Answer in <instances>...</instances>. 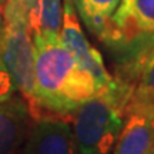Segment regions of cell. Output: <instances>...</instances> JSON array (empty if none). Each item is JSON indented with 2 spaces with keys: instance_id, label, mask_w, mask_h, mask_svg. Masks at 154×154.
<instances>
[{
  "instance_id": "obj_2",
  "label": "cell",
  "mask_w": 154,
  "mask_h": 154,
  "mask_svg": "<svg viewBox=\"0 0 154 154\" xmlns=\"http://www.w3.org/2000/svg\"><path fill=\"white\" fill-rule=\"evenodd\" d=\"M100 42L113 57V77L133 86L154 49V0H120Z\"/></svg>"
},
{
  "instance_id": "obj_3",
  "label": "cell",
  "mask_w": 154,
  "mask_h": 154,
  "mask_svg": "<svg viewBox=\"0 0 154 154\" xmlns=\"http://www.w3.org/2000/svg\"><path fill=\"white\" fill-rule=\"evenodd\" d=\"M131 91V84L113 77L107 87L70 116L79 154H113Z\"/></svg>"
},
{
  "instance_id": "obj_16",
  "label": "cell",
  "mask_w": 154,
  "mask_h": 154,
  "mask_svg": "<svg viewBox=\"0 0 154 154\" xmlns=\"http://www.w3.org/2000/svg\"><path fill=\"white\" fill-rule=\"evenodd\" d=\"M5 3H6V0H0V5H2V6L5 5Z\"/></svg>"
},
{
  "instance_id": "obj_8",
  "label": "cell",
  "mask_w": 154,
  "mask_h": 154,
  "mask_svg": "<svg viewBox=\"0 0 154 154\" xmlns=\"http://www.w3.org/2000/svg\"><path fill=\"white\" fill-rule=\"evenodd\" d=\"M154 146V119L140 113H126L113 154H147Z\"/></svg>"
},
{
  "instance_id": "obj_5",
  "label": "cell",
  "mask_w": 154,
  "mask_h": 154,
  "mask_svg": "<svg viewBox=\"0 0 154 154\" xmlns=\"http://www.w3.org/2000/svg\"><path fill=\"white\" fill-rule=\"evenodd\" d=\"M60 40L74 56V59L91 74L100 91L110 84L113 76L106 67L103 56L86 37L72 0H63Z\"/></svg>"
},
{
  "instance_id": "obj_10",
  "label": "cell",
  "mask_w": 154,
  "mask_h": 154,
  "mask_svg": "<svg viewBox=\"0 0 154 154\" xmlns=\"http://www.w3.org/2000/svg\"><path fill=\"white\" fill-rule=\"evenodd\" d=\"M72 3L84 27L101 40L120 0H72Z\"/></svg>"
},
{
  "instance_id": "obj_12",
  "label": "cell",
  "mask_w": 154,
  "mask_h": 154,
  "mask_svg": "<svg viewBox=\"0 0 154 154\" xmlns=\"http://www.w3.org/2000/svg\"><path fill=\"white\" fill-rule=\"evenodd\" d=\"M17 94L20 93H19L16 84L13 82L10 73L7 70L3 59H2V54H0V101L10 100Z\"/></svg>"
},
{
  "instance_id": "obj_1",
  "label": "cell",
  "mask_w": 154,
  "mask_h": 154,
  "mask_svg": "<svg viewBox=\"0 0 154 154\" xmlns=\"http://www.w3.org/2000/svg\"><path fill=\"white\" fill-rule=\"evenodd\" d=\"M34 87L32 111L34 117L49 113L70 117L87 100L100 93L91 74L61 43L60 36H33Z\"/></svg>"
},
{
  "instance_id": "obj_11",
  "label": "cell",
  "mask_w": 154,
  "mask_h": 154,
  "mask_svg": "<svg viewBox=\"0 0 154 154\" xmlns=\"http://www.w3.org/2000/svg\"><path fill=\"white\" fill-rule=\"evenodd\" d=\"M61 0H37L32 13L27 16V26L30 36H44L53 37L60 36Z\"/></svg>"
},
{
  "instance_id": "obj_15",
  "label": "cell",
  "mask_w": 154,
  "mask_h": 154,
  "mask_svg": "<svg viewBox=\"0 0 154 154\" xmlns=\"http://www.w3.org/2000/svg\"><path fill=\"white\" fill-rule=\"evenodd\" d=\"M147 154H154V146H153V147H151V150H150V151H149V153H147Z\"/></svg>"
},
{
  "instance_id": "obj_7",
  "label": "cell",
  "mask_w": 154,
  "mask_h": 154,
  "mask_svg": "<svg viewBox=\"0 0 154 154\" xmlns=\"http://www.w3.org/2000/svg\"><path fill=\"white\" fill-rule=\"evenodd\" d=\"M30 104L22 94L0 101V154H20L34 121Z\"/></svg>"
},
{
  "instance_id": "obj_9",
  "label": "cell",
  "mask_w": 154,
  "mask_h": 154,
  "mask_svg": "<svg viewBox=\"0 0 154 154\" xmlns=\"http://www.w3.org/2000/svg\"><path fill=\"white\" fill-rule=\"evenodd\" d=\"M126 113H140L154 119V49L134 77Z\"/></svg>"
},
{
  "instance_id": "obj_14",
  "label": "cell",
  "mask_w": 154,
  "mask_h": 154,
  "mask_svg": "<svg viewBox=\"0 0 154 154\" xmlns=\"http://www.w3.org/2000/svg\"><path fill=\"white\" fill-rule=\"evenodd\" d=\"M2 9H3V6L0 5V36H2V30H3V16H2Z\"/></svg>"
},
{
  "instance_id": "obj_6",
  "label": "cell",
  "mask_w": 154,
  "mask_h": 154,
  "mask_svg": "<svg viewBox=\"0 0 154 154\" xmlns=\"http://www.w3.org/2000/svg\"><path fill=\"white\" fill-rule=\"evenodd\" d=\"M20 154H79L72 123L63 117H36Z\"/></svg>"
},
{
  "instance_id": "obj_13",
  "label": "cell",
  "mask_w": 154,
  "mask_h": 154,
  "mask_svg": "<svg viewBox=\"0 0 154 154\" xmlns=\"http://www.w3.org/2000/svg\"><path fill=\"white\" fill-rule=\"evenodd\" d=\"M19 3L22 5V7L24 9V11H26V14H30L32 13V10L34 9V6H36V3H37V0H19Z\"/></svg>"
},
{
  "instance_id": "obj_4",
  "label": "cell",
  "mask_w": 154,
  "mask_h": 154,
  "mask_svg": "<svg viewBox=\"0 0 154 154\" xmlns=\"http://www.w3.org/2000/svg\"><path fill=\"white\" fill-rule=\"evenodd\" d=\"M3 30L0 54L19 93L32 109L34 87V47L29 32L27 14L19 0H6L2 9Z\"/></svg>"
}]
</instances>
